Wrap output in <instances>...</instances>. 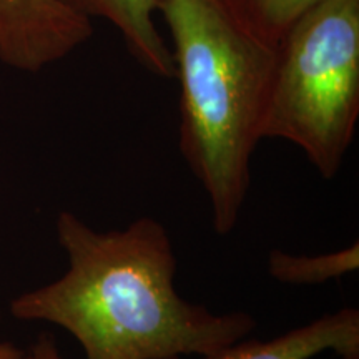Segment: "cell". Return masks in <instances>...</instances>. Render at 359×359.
Listing matches in <instances>:
<instances>
[{"instance_id": "cell-1", "label": "cell", "mask_w": 359, "mask_h": 359, "mask_svg": "<svg viewBox=\"0 0 359 359\" xmlns=\"http://www.w3.org/2000/svg\"><path fill=\"white\" fill-rule=\"evenodd\" d=\"M57 240L67 271L15 296L11 314L60 326L79 341L85 359L206 358L257 327L248 313L218 314L180 296L172 240L155 218L100 231L60 212Z\"/></svg>"}, {"instance_id": "cell-2", "label": "cell", "mask_w": 359, "mask_h": 359, "mask_svg": "<svg viewBox=\"0 0 359 359\" xmlns=\"http://www.w3.org/2000/svg\"><path fill=\"white\" fill-rule=\"evenodd\" d=\"M180 80V151L208 196L218 235L235 230L251 182L275 47L224 0H160Z\"/></svg>"}, {"instance_id": "cell-3", "label": "cell", "mask_w": 359, "mask_h": 359, "mask_svg": "<svg viewBox=\"0 0 359 359\" xmlns=\"http://www.w3.org/2000/svg\"><path fill=\"white\" fill-rule=\"evenodd\" d=\"M359 116V0H321L275 45L262 140L302 148L323 178L343 167Z\"/></svg>"}, {"instance_id": "cell-4", "label": "cell", "mask_w": 359, "mask_h": 359, "mask_svg": "<svg viewBox=\"0 0 359 359\" xmlns=\"http://www.w3.org/2000/svg\"><path fill=\"white\" fill-rule=\"evenodd\" d=\"M92 34V20L58 0H0V62L15 70H43Z\"/></svg>"}, {"instance_id": "cell-5", "label": "cell", "mask_w": 359, "mask_h": 359, "mask_svg": "<svg viewBox=\"0 0 359 359\" xmlns=\"http://www.w3.org/2000/svg\"><path fill=\"white\" fill-rule=\"evenodd\" d=\"M359 359V311L344 308L276 338L241 339L203 359H311L323 353Z\"/></svg>"}, {"instance_id": "cell-6", "label": "cell", "mask_w": 359, "mask_h": 359, "mask_svg": "<svg viewBox=\"0 0 359 359\" xmlns=\"http://www.w3.org/2000/svg\"><path fill=\"white\" fill-rule=\"evenodd\" d=\"M85 19H105L118 29L128 52L148 72L175 79L173 53L156 29L154 15L160 0H58Z\"/></svg>"}, {"instance_id": "cell-7", "label": "cell", "mask_w": 359, "mask_h": 359, "mask_svg": "<svg viewBox=\"0 0 359 359\" xmlns=\"http://www.w3.org/2000/svg\"><path fill=\"white\" fill-rule=\"evenodd\" d=\"M359 269V245L354 241L346 248L333 253L291 255L281 250H273L268 257V273L283 285L311 286L323 285L331 280L349 275Z\"/></svg>"}, {"instance_id": "cell-8", "label": "cell", "mask_w": 359, "mask_h": 359, "mask_svg": "<svg viewBox=\"0 0 359 359\" xmlns=\"http://www.w3.org/2000/svg\"><path fill=\"white\" fill-rule=\"evenodd\" d=\"M251 35L269 47L321 0H224Z\"/></svg>"}, {"instance_id": "cell-9", "label": "cell", "mask_w": 359, "mask_h": 359, "mask_svg": "<svg viewBox=\"0 0 359 359\" xmlns=\"http://www.w3.org/2000/svg\"><path fill=\"white\" fill-rule=\"evenodd\" d=\"M24 359H64L52 334L42 333L37 341L25 351Z\"/></svg>"}, {"instance_id": "cell-10", "label": "cell", "mask_w": 359, "mask_h": 359, "mask_svg": "<svg viewBox=\"0 0 359 359\" xmlns=\"http://www.w3.org/2000/svg\"><path fill=\"white\" fill-rule=\"evenodd\" d=\"M0 321H2V311H0ZM25 351L11 341H0V359H24Z\"/></svg>"}]
</instances>
